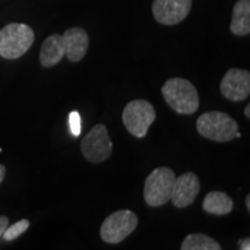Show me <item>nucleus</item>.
I'll return each mask as SVG.
<instances>
[{
  "mask_svg": "<svg viewBox=\"0 0 250 250\" xmlns=\"http://www.w3.org/2000/svg\"><path fill=\"white\" fill-rule=\"evenodd\" d=\"M167 104L179 114L192 115L199 107V96L196 87L183 78H171L161 88Z\"/></svg>",
  "mask_w": 250,
  "mask_h": 250,
  "instance_id": "1",
  "label": "nucleus"
},
{
  "mask_svg": "<svg viewBox=\"0 0 250 250\" xmlns=\"http://www.w3.org/2000/svg\"><path fill=\"white\" fill-rule=\"evenodd\" d=\"M34 30L24 23H8L0 29V56L5 59H18L33 45Z\"/></svg>",
  "mask_w": 250,
  "mask_h": 250,
  "instance_id": "2",
  "label": "nucleus"
},
{
  "mask_svg": "<svg viewBox=\"0 0 250 250\" xmlns=\"http://www.w3.org/2000/svg\"><path fill=\"white\" fill-rule=\"evenodd\" d=\"M196 129L202 137L218 143H226L235 138L236 121L221 111L202 114L196 123Z\"/></svg>",
  "mask_w": 250,
  "mask_h": 250,
  "instance_id": "3",
  "label": "nucleus"
},
{
  "mask_svg": "<svg viewBox=\"0 0 250 250\" xmlns=\"http://www.w3.org/2000/svg\"><path fill=\"white\" fill-rule=\"evenodd\" d=\"M175 173L168 167H159L148 175L144 184V199L152 208H159L170 201Z\"/></svg>",
  "mask_w": 250,
  "mask_h": 250,
  "instance_id": "4",
  "label": "nucleus"
},
{
  "mask_svg": "<svg viewBox=\"0 0 250 250\" xmlns=\"http://www.w3.org/2000/svg\"><path fill=\"white\" fill-rule=\"evenodd\" d=\"M155 117L154 107L146 100H133L129 102L125 105L122 115L126 130L137 138H144L147 134Z\"/></svg>",
  "mask_w": 250,
  "mask_h": 250,
  "instance_id": "5",
  "label": "nucleus"
},
{
  "mask_svg": "<svg viewBox=\"0 0 250 250\" xmlns=\"http://www.w3.org/2000/svg\"><path fill=\"white\" fill-rule=\"evenodd\" d=\"M138 225V217L130 210L114 212L103 221L100 235L104 242L116 245L124 241Z\"/></svg>",
  "mask_w": 250,
  "mask_h": 250,
  "instance_id": "6",
  "label": "nucleus"
},
{
  "mask_svg": "<svg viewBox=\"0 0 250 250\" xmlns=\"http://www.w3.org/2000/svg\"><path fill=\"white\" fill-rule=\"evenodd\" d=\"M81 152L86 160L93 164H101L112 153V142L105 125L98 124L81 140Z\"/></svg>",
  "mask_w": 250,
  "mask_h": 250,
  "instance_id": "7",
  "label": "nucleus"
},
{
  "mask_svg": "<svg viewBox=\"0 0 250 250\" xmlns=\"http://www.w3.org/2000/svg\"><path fill=\"white\" fill-rule=\"evenodd\" d=\"M192 0H153V17L159 23L175 26L190 13Z\"/></svg>",
  "mask_w": 250,
  "mask_h": 250,
  "instance_id": "8",
  "label": "nucleus"
},
{
  "mask_svg": "<svg viewBox=\"0 0 250 250\" xmlns=\"http://www.w3.org/2000/svg\"><path fill=\"white\" fill-rule=\"evenodd\" d=\"M220 92L225 98L234 102L248 99L250 94V73L241 68H230L220 83Z\"/></svg>",
  "mask_w": 250,
  "mask_h": 250,
  "instance_id": "9",
  "label": "nucleus"
},
{
  "mask_svg": "<svg viewBox=\"0 0 250 250\" xmlns=\"http://www.w3.org/2000/svg\"><path fill=\"white\" fill-rule=\"evenodd\" d=\"M199 190H201V183L198 176L191 171H187L175 179L170 199L177 208H188L195 202Z\"/></svg>",
  "mask_w": 250,
  "mask_h": 250,
  "instance_id": "10",
  "label": "nucleus"
},
{
  "mask_svg": "<svg viewBox=\"0 0 250 250\" xmlns=\"http://www.w3.org/2000/svg\"><path fill=\"white\" fill-rule=\"evenodd\" d=\"M65 45V56L70 62H78L83 61L89 46L88 34L80 27L67 29L62 35Z\"/></svg>",
  "mask_w": 250,
  "mask_h": 250,
  "instance_id": "11",
  "label": "nucleus"
},
{
  "mask_svg": "<svg viewBox=\"0 0 250 250\" xmlns=\"http://www.w3.org/2000/svg\"><path fill=\"white\" fill-rule=\"evenodd\" d=\"M65 56V45L62 35L52 34L46 37L40 51V62L42 66L51 67L57 65Z\"/></svg>",
  "mask_w": 250,
  "mask_h": 250,
  "instance_id": "12",
  "label": "nucleus"
},
{
  "mask_svg": "<svg viewBox=\"0 0 250 250\" xmlns=\"http://www.w3.org/2000/svg\"><path fill=\"white\" fill-rule=\"evenodd\" d=\"M230 31L236 36L250 34V0H237L233 7Z\"/></svg>",
  "mask_w": 250,
  "mask_h": 250,
  "instance_id": "13",
  "label": "nucleus"
},
{
  "mask_svg": "<svg viewBox=\"0 0 250 250\" xmlns=\"http://www.w3.org/2000/svg\"><path fill=\"white\" fill-rule=\"evenodd\" d=\"M233 199L223 191H211L203 201V210L214 215H226L233 211Z\"/></svg>",
  "mask_w": 250,
  "mask_h": 250,
  "instance_id": "14",
  "label": "nucleus"
},
{
  "mask_svg": "<svg viewBox=\"0 0 250 250\" xmlns=\"http://www.w3.org/2000/svg\"><path fill=\"white\" fill-rule=\"evenodd\" d=\"M182 250H221V246L212 239V237L205 235L202 233L189 234L183 240Z\"/></svg>",
  "mask_w": 250,
  "mask_h": 250,
  "instance_id": "15",
  "label": "nucleus"
},
{
  "mask_svg": "<svg viewBox=\"0 0 250 250\" xmlns=\"http://www.w3.org/2000/svg\"><path fill=\"white\" fill-rule=\"evenodd\" d=\"M30 223L27 219H21V220L17 221V223L12 225V226H7L5 232L2 233V237L5 241H13V240L18 239L21 234H23L29 228Z\"/></svg>",
  "mask_w": 250,
  "mask_h": 250,
  "instance_id": "16",
  "label": "nucleus"
},
{
  "mask_svg": "<svg viewBox=\"0 0 250 250\" xmlns=\"http://www.w3.org/2000/svg\"><path fill=\"white\" fill-rule=\"evenodd\" d=\"M68 124L70 130L74 137H78L81 133V117L78 111H71L68 114Z\"/></svg>",
  "mask_w": 250,
  "mask_h": 250,
  "instance_id": "17",
  "label": "nucleus"
},
{
  "mask_svg": "<svg viewBox=\"0 0 250 250\" xmlns=\"http://www.w3.org/2000/svg\"><path fill=\"white\" fill-rule=\"evenodd\" d=\"M9 224L8 218L5 215H0V236H2V233L5 232V229L7 228Z\"/></svg>",
  "mask_w": 250,
  "mask_h": 250,
  "instance_id": "18",
  "label": "nucleus"
},
{
  "mask_svg": "<svg viewBox=\"0 0 250 250\" xmlns=\"http://www.w3.org/2000/svg\"><path fill=\"white\" fill-rule=\"evenodd\" d=\"M240 243V249L241 250H249L250 249V239L249 237H247L245 240H241V241L239 242Z\"/></svg>",
  "mask_w": 250,
  "mask_h": 250,
  "instance_id": "19",
  "label": "nucleus"
},
{
  "mask_svg": "<svg viewBox=\"0 0 250 250\" xmlns=\"http://www.w3.org/2000/svg\"><path fill=\"white\" fill-rule=\"evenodd\" d=\"M5 175H6V168L4 165H0V184H1L2 181L5 179Z\"/></svg>",
  "mask_w": 250,
  "mask_h": 250,
  "instance_id": "20",
  "label": "nucleus"
},
{
  "mask_svg": "<svg viewBox=\"0 0 250 250\" xmlns=\"http://www.w3.org/2000/svg\"><path fill=\"white\" fill-rule=\"evenodd\" d=\"M245 115L247 116V118H250V104H248L245 109Z\"/></svg>",
  "mask_w": 250,
  "mask_h": 250,
  "instance_id": "21",
  "label": "nucleus"
},
{
  "mask_svg": "<svg viewBox=\"0 0 250 250\" xmlns=\"http://www.w3.org/2000/svg\"><path fill=\"white\" fill-rule=\"evenodd\" d=\"M246 205H247V208H248V211H250V195H247Z\"/></svg>",
  "mask_w": 250,
  "mask_h": 250,
  "instance_id": "22",
  "label": "nucleus"
}]
</instances>
